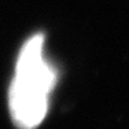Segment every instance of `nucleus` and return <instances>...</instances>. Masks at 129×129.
Instances as JSON below:
<instances>
[{
	"label": "nucleus",
	"mask_w": 129,
	"mask_h": 129,
	"mask_svg": "<svg viewBox=\"0 0 129 129\" xmlns=\"http://www.w3.org/2000/svg\"><path fill=\"white\" fill-rule=\"evenodd\" d=\"M58 72L44 56V35L39 33L22 45L8 89V107L18 129H36L44 121Z\"/></svg>",
	"instance_id": "obj_1"
}]
</instances>
